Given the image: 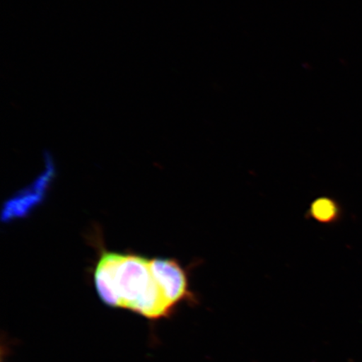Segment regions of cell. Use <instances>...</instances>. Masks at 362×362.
Returning a JSON list of instances; mask_svg holds the SVG:
<instances>
[{
    "mask_svg": "<svg viewBox=\"0 0 362 362\" xmlns=\"http://www.w3.org/2000/svg\"><path fill=\"white\" fill-rule=\"evenodd\" d=\"M146 257L119 253L115 272V289L121 307L135 310L140 303L160 287L153 279Z\"/></svg>",
    "mask_w": 362,
    "mask_h": 362,
    "instance_id": "obj_1",
    "label": "cell"
},
{
    "mask_svg": "<svg viewBox=\"0 0 362 362\" xmlns=\"http://www.w3.org/2000/svg\"><path fill=\"white\" fill-rule=\"evenodd\" d=\"M151 273L156 282L172 306L189 297V273L175 259L149 260Z\"/></svg>",
    "mask_w": 362,
    "mask_h": 362,
    "instance_id": "obj_2",
    "label": "cell"
},
{
    "mask_svg": "<svg viewBox=\"0 0 362 362\" xmlns=\"http://www.w3.org/2000/svg\"><path fill=\"white\" fill-rule=\"evenodd\" d=\"M119 253L103 250L94 272V281L99 296L106 304L121 307L115 289V272Z\"/></svg>",
    "mask_w": 362,
    "mask_h": 362,
    "instance_id": "obj_3",
    "label": "cell"
},
{
    "mask_svg": "<svg viewBox=\"0 0 362 362\" xmlns=\"http://www.w3.org/2000/svg\"><path fill=\"white\" fill-rule=\"evenodd\" d=\"M309 214L323 224H334L341 219L342 208L334 199L323 197L311 204Z\"/></svg>",
    "mask_w": 362,
    "mask_h": 362,
    "instance_id": "obj_4",
    "label": "cell"
}]
</instances>
